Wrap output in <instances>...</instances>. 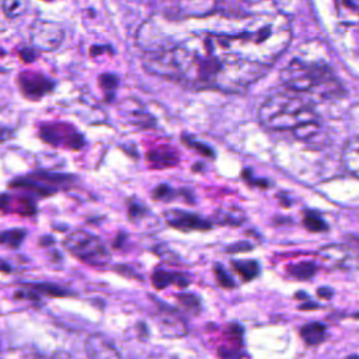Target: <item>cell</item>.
<instances>
[{"label": "cell", "instance_id": "23", "mask_svg": "<svg viewBox=\"0 0 359 359\" xmlns=\"http://www.w3.org/2000/svg\"><path fill=\"white\" fill-rule=\"evenodd\" d=\"M215 275H216V279L220 283V286H223L226 289H230L234 286L231 276L227 273V271L222 265H215Z\"/></svg>", "mask_w": 359, "mask_h": 359}, {"label": "cell", "instance_id": "20", "mask_svg": "<svg viewBox=\"0 0 359 359\" xmlns=\"http://www.w3.org/2000/svg\"><path fill=\"white\" fill-rule=\"evenodd\" d=\"M29 289H32L36 293H42L46 296H66L67 293H65V290L62 287H57L55 285H48V283H34V285H28Z\"/></svg>", "mask_w": 359, "mask_h": 359}, {"label": "cell", "instance_id": "29", "mask_svg": "<svg viewBox=\"0 0 359 359\" xmlns=\"http://www.w3.org/2000/svg\"><path fill=\"white\" fill-rule=\"evenodd\" d=\"M13 136V130L8 128H0V142H6Z\"/></svg>", "mask_w": 359, "mask_h": 359}, {"label": "cell", "instance_id": "33", "mask_svg": "<svg viewBox=\"0 0 359 359\" xmlns=\"http://www.w3.org/2000/svg\"><path fill=\"white\" fill-rule=\"evenodd\" d=\"M45 1H49V0H45Z\"/></svg>", "mask_w": 359, "mask_h": 359}, {"label": "cell", "instance_id": "10", "mask_svg": "<svg viewBox=\"0 0 359 359\" xmlns=\"http://www.w3.org/2000/svg\"><path fill=\"white\" fill-rule=\"evenodd\" d=\"M0 210L4 213H18L21 216H32L36 212L34 199L29 195H0Z\"/></svg>", "mask_w": 359, "mask_h": 359}, {"label": "cell", "instance_id": "19", "mask_svg": "<svg viewBox=\"0 0 359 359\" xmlns=\"http://www.w3.org/2000/svg\"><path fill=\"white\" fill-rule=\"evenodd\" d=\"M27 6H28L27 0H3L1 8L8 18H15L25 13Z\"/></svg>", "mask_w": 359, "mask_h": 359}, {"label": "cell", "instance_id": "4", "mask_svg": "<svg viewBox=\"0 0 359 359\" xmlns=\"http://www.w3.org/2000/svg\"><path fill=\"white\" fill-rule=\"evenodd\" d=\"M63 245L73 257L88 265L104 266L109 261V252L104 243L88 231H72L69 236H66Z\"/></svg>", "mask_w": 359, "mask_h": 359}, {"label": "cell", "instance_id": "12", "mask_svg": "<svg viewBox=\"0 0 359 359\" xmlns=\"http://www.w3.org/2000/svg\"><path fill=\"white\" fill-rule=\"evenodd\" d=\"M341 163L349 174L359 178V135L345 142L341 151Z\"/></svg>", "mask_w": 359, "mask_h": 359}, {"label": "cell", "instance_id": "28", "mask_svg": "<svg viewBox=\"0 0 359 359\" xmlns=\"http://www.w3.org/2000/svg\"><path fill=\"white\" fill-rule=\"evenodd\" d=\"M36 57V49H21L20 50V59L24 62V63H31L34 62V59Z\"/></svg>", "mask_w": 359, "mask_h": 359}, {"label": "cell", "instance_id": "16", "mask_svg": "<svg viewBox=\"0 0 359 359\" xmlns=\"http://www.w3.org/2000/svg\"><path fill=\"white\" fill-rule=\"evenodd\" d=\"M27 231L24 229H10L0 231V245L7 248H18L24 241Z\"/></svg>", "mask_w": 359, "mask_h": 359}, {"label": "cell", "instance_id": "26", "mask_svg": "<svg viewBox=\"0 0 359 359\" xmlns=\"http://www.w3.org/2000/svg\"><path fill=\"white\" fill-rule=\"evenodd\" d=\"M177 299L181 304H184L188 310H196L199 307V302L198 299L194 296V294H189V293H181V294H177Z\"/></svg>", "mask_w": 359, "mask_h": 359}, {"label": "cell", "instance_id": "13", "mask_svg": "<svg viewBox=\"0 0 359 359\" xmlns=\"http://www.w3.org/2000/svg\"><path fill=\"white\" fill-rule=\"evenodd\" d=\"M86 351L90 359H122L121 355L98 335H91L87 339Z\"/></svg>", "mask_w": 359, "mask_h": 359}, {"label": "cell", "instance_id": "9", "mask_svg": "<svg viewBox=\"0 0 359 359\" xmlns=\"http://www.w3.org/2000/svg\"><path fill=\"white\" fill-rule=\"evenodd\" d=\"M165 222L170 227H174L181 231H192V230H209L210 223L201 216L184 210H168L164 213Z\"/></svg>", "mask_w": 359, "mask_h": 359}, {"label": "cell", "instance_id": "2", "mask_svg": "<svg viewBox=\"0 0 359 359\" xmlns=\"http://www.w3.org/2000/svg\"><path fill=\"white\" fill-rule=\"evenodd\" d=\"M258 122L271 130L313 129L317 126L318 115L311 104L296 93H278L268 97L258 108Z\"/></svg>", "mask_w": 359, "mask_h": 359}, {"label": "cell", "instance_id": "30", "mask_svg": "<svg viewBox=\"0 0 359 359\" xmlns=\"http://www.w3.org/2000/svg\"><path fill=\"white\" fill-rule=\"evenodd\" d=\"M345 359H359V355H349Z\"/></svg>", "mask_w": 359, "mask_h": 359}, {"label": "cell", "instance_id": "22", "mask_svg": "<svg viewBox=\"0 0 359 359\" xmlns=\"http://www.w3.org/2000/svg\"><path fill=\"white\" fill-rule=\"evenodd\" d=\"M304 224L310 231H324L327 230V223L317 215L309 213L304 219Z\"/></svg>", "mask_w": 359, "mask_h": 359}, {"label": "cell", "instance_id": "15", "mask_svg": "<svg viewBox=\"0 0 359 359\" xmlns=\"http://www.w3.org/2000/svg\"><path fill=\"white\" fill-rule=\"evenodd\" d=\"M300 334L307 345H318L327 338V328L321 323H309L302 327Z\"/></svg>", "mask_w": 359, "mask_h": 359}, {"label": "cell", "instance_id": "27", "mask_svg": "<svg viewBox=\"0 0 359 359\" xmlns=\"http://www.w3.org/2000/svg\"><path fill=\"white\" fill-rule=\"evenodd\" d=\"M182 142H184V144H187L188 147L195 149L196 151H199V153H202V154H205V156H212V150H210L208 146L201 144L199 142L192 140V139H189L188 136H182Z\"/></svg>", "mask_w": 359, "mask_h": 359}, {"label": "cell", "instance_id": "1", "mask_svg": "<svg viewBox=\"0 0 359 359\" xmlns=\"http://www.w3.org/2000/svg\"><path fill=\"white\" fill-rule=\"evenodd\" d=\"M174 72L196 88L240 93L259 79L266 69L248 65L217 52L206 35L180 43L171 56Z\"/></svg>", "mask_w": 359, "mask_h": 359}, {"label": "cell", "instance_id": "8", "mask_svg": "<svg viewBox=\"0 0 359 359\" xmlns=\"http://www.w3.org/2000/svg\"><path fill=\"white\" fill-rule=\"evenodd\" d=\"M17 84L21 94L28 100H39L53 88V81L35 72H22L17 77Z\"/></svg>", "mask_w": 359, "mask_h": 359}, {"label": "cell", "instance_id": "11", "mask_svg": "<svg viewBox=\"0 0 359 359\" xmlns=\"http://www.w3.org/2000/svg\"><path fill=\"white\" fill-rule=\"evenodd\" d=\"M146 158L153 168H167L178 164L177 150L167 144L150 149L146 154Z\"/></svg>", "mask_w": 359, "mask_h": 359}, {"label": "cell", "instance_id": "24", "mask_svg": "<svg viewBox=\"0 0 359 359\" xmlns=\"http://www.w3.org/2000/svg\"><path fill=\"white\" fill-rule=\"evenodd\" d=\"M147 213V208L140 202H130L128 208V216L130 220H136L143 217Z\"/></svg>", "mask_w": 359, "mask_h": 359}, {"label": "cell", "instance_id": "7", "mask_svg": "<svg viewBox=\"0 0 359 359\" xmlns=\"http://www.w3.org/2000/svg\"><path fill=\"white\" fill-rule=\"evenodd\" d=\"M39 136L45 143L52 146H65L73 150H79L84 144L83 136L74 128L65 123L43 125L39 129Z\"/></svg>", "mask_w": 359, "mask_h": 359}, {"label": "cell", "instance_id": "5", "mask_svg": "<svg viewBox=\"0 0 359 359\" xmlns=\"http://www.w3.org/2000/svg\"><path fill=\"white\" fill-rule=\"evenodd\" d=\"M316 261L328 269L352 271L359 269V254L348 245L330 244L320 248L316 254Z\"/></svg>", "mask_w": 359, "mask_h": 359}, {"label": "cell", "instance_id": "6", "mask_svg": "<svg viewBox=\"0 0 359 359\" xmlns=\"http://www.w3.org/2000/svg\"><path fill=\"white\" fill-rule=\"evenodd\" d=\"M29 38L36 50L52 52L62 43L63 29L56 22L38 20L31 27Z\"/></svg>", "mask_w": 359, "mask_h": 359}, {"label": "cell", "instance_id": "25", "mask_svg": "<svg viewBox=\"0 0 359 359\" xmlns=\"http://www.w3.org/2000/svg\"><path fill=\"white\" fill-rule=\"evenodd\" d=\"M100 81V86L105 90V91H112L116 88L118 86V77L115 74H111V73H104L100 76L98 79Z\"/></svg>", "mask_w": 359, "mask_h": 359}, {"label": "cell", "instance_id": "14", "mask_svg": "<svg viewBox=\"0 0 359 359\" xmlns=\"http://www.w3.org/2000/svg\"><path fill=\"white\" fill-rule=\"evenodd\" d=\"M151 282L156 289H165L171 285L177 287H187L189 285V278L181 272H168L158 269L153 273Z\"/></svg>", "mask_w": 359, "mask_h": 359}, {"label": "cell", "instance_id": "21", "mask_svg": "<svg viewBox=\"0 0 359 359\" xmlns=\"http://www.w3.org/2000/svg\"><path fill=\"white\" fill-rule=\"evenodd\" d=\"M153 198L156 201H164V202H168V201H172L177 198V191L172 189L171 187L165 185V184H161L158 185L157 188H154L153 191Z\"/></svg>", "mask_w": 359, "mask_h": 359}, {"label": "cell", "instance_id": "3", "mask_svg": "<svg viewBox=\"0 0 359 359\" xmlns=\"http://www.w3.org/2000/svg\"><path fill=\"white\" fill-rule=\"evenodd\" d=\"M280 80L289 91L300 95L316 94L325 98L335 95L339 88L338 80L325 63L310 62L300 57L292 59L282 69Z\"/></svg>", "mask_w": 359, "mask_h": 359}, {"label": "cell", "instance_id": "17", "mask_svg": "<svg viewBox=\"0 0 359 359\" xmlns=\"http://www.w3.org/2000/svg\"><path fill=\"white\" fill-rule=\"evenodd\" d=\"M231 265L244 280H251L258 275V264L255 261H233Z\"/></svg>", "mask_w": 359, "mask_h": 359}, {"label": "cell", "instance_id": "32", "mask_svg": "<svg viewBox=\"0 0 359 359\" xmlns=\"http://www.w3.org/2000/svg\"><path fill=\"white\" fill-rule=\"evenodd\" d=\"M0 55H3V52H0Z\"/></svg>", "mask_w": 359, "mask_h": 359}, {"label": "cell", "instance_id": "18", "mask_svg": "<svg viewBox=\"0 0 359 359\" xmlns=\"http://www.w3.org/2000/svg\"><path fill=\"white\" fill-rule=\"evenodd\" d=\"M289 273L290 276L296 279H310L316 273V265L313 262H299L294 265L289 266Z\"/></svg>", "mask_w": 359, "mask_h": 359}, {"label": "cell", "instance_id": "31", "mask_svg": "<svg viewBox=\"0 0 359 359\" xmlns=\"http://www.w3.org/2000/svg\"><path fill=\"white\" fill-rule=\"evenodd\" d=\"M46 359H66V358H63V355H59V356H53V358H46Z\"/></svg>", "mask_w": 359, "mask_h": 359}]
</instances>
